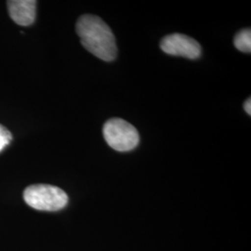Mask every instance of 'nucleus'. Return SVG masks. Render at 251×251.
<instances>
[{
  "label": "nucleus",
  "mask_w": 251,
  "mask_h": 251,
  "mask_svg": "<svg viewBox=\"0 0 251 251\" xmlns=\"http://www.w3.org/2000/svg\"><path fill=\"white\" fill-rule=\"evenodd\" d=\"M75 31L81 44L90 53L105 62L116 59V38L111 28L100 17L90 14L81 16L76 22Z\"/></svg>",
  "instance_id": "obj_1"
},
{
  "label": "nucleus",
  "mask_w": 251,
  "mask_h": 251,
  "mask_svg": "<svg viewBox=\"0 0 251 251\" xmlns=\"http://www.w3.org/2000/svg\"><path fill=\"white\" fill-rule=\"evenodd\" d=\"M27 205L37 210L58 211L68 203V196L59 187L50 184H33L24 192Z\"/></svg>",
  "instance_id": "obj_2"
},
{
  "label": "nucleus",
  "mask_w": 251,
  "mask_h": 251,
  "mask_svg": "<svg viewBox=\"0 0 251 251\" xmlns=\"http://www.w3.org/2000/svg\"><path fill=\"white\" fill-rule=\"evenodd\" d=\"M103 137L110 147L118 152L135 149L140 136L133 126L121 118H112L103 126Z\"/></svg>",
  "instance_id": "obj_3"
},
{
  "label": "nucleus",
  "mask_w": 251,
  "mask_h": 251,
  "mask_svg": "<svg viewBox=\"0 0 251 251\" xmlns=\"http://www.w3.org/2000/svg\"><path fill=\"white\" fill-rule=\"evenodd\" d=\"M160 48L164 52L187 59H198L201 56V46L197 40L182 34H172L162 39Z\"/></svg>",
  "instance_id": "obj_4"
},
{
  "label": "nucleus",
  "mask_w": 251,
  "mask_h": 251,
  "mask_svg": "<svg viewBox=\"0 0 251 251\" xmlns=\"http://www.w3.org/2000/svg\"><path fill=\"white\" fill-rule=\"evenodd\" d=\"M9 16L21 26H29L34 24L36 15L35 0H9L7 2Z\"/></svg>",
  "instance_id": "obj_5"
},
{
  "label": "nucleus",
  "mask_w": 251,
  "mask_h": 251,
  "mask_svg": "<svg viewBox=\"0 0 251 251\" xmlns=\"http://www.w3.org/2000/svg\"><path fill=\"white\" fill-rule=\"evenodd\" d=\"M234 46L235 48L242 51L251 53V29H244L240 31L234 37Z\"/></svg>",
  "instance_id": "obj_6"
},
{
  "label": "nucleus",
  "mask_w": 251,
  "mask_h": 251,
  "mask_svg": "<svg viewBox=\"0 0 251 251\" xmlns=\"http://www.w3.org/2000/svg\"><path fill=\"white\" fill-rule=\"evenodd\" d=\"M12 141V135L9 129L0 124V152L3 151Z\"/></svg>",
  "instance_id": "obj_7"
},
{
  "label": "nucleus",
  "mask_w": 251,
  "mask_h": 251,
  "mask_svg": "<svg viewBox=\"0 0 251 251\" xmlns=\"http://www.w3.org/2000/svg\"><path fill=\"white\" fill-rule=\"evenodd\" d=\"M244 108H245V111L251 116V98L250 99L247 100H246V102H245V104H244Z\"/></svg>",
  "instance_id": "obj_8"
}]
</instances>
